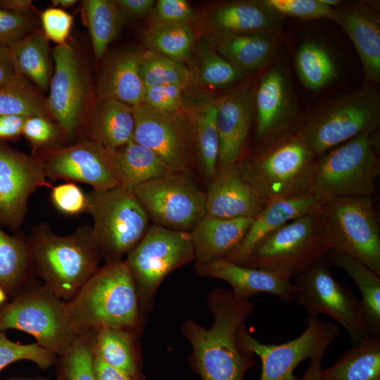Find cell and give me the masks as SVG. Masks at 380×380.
<instances>
[{
	"label": "cell",
	"mask_w": 380,
	"mask_h": 380,
	"mask_svg": "<svg viewBox=\"0 0 380 380\" xmlns=\"http://www.w3.org/2000/svg\"><path fill=\"white\" fill-rule=\"evenodd\" d=\"M208 306L214 319L210 329L191 319L182 325L192 347L195 369L202 380H244L256 360L242 348L239 334L254 310L253 303L217 289L210 293Z\"/></svg>",
	"instance_id": "6da1fadb"
},
{
	"label": "cell",
	"mask_w": 380,
	"mask_h": 380,
	"mask_svg": "<svg viewBox=\"0 0 380 380\" xmlns=\"http://www.w3.org/2000/svg\"><path fill=\"white\" fill-rule=\"evenodd\" d=\"M66 304L80 334L102 328L134 333L141 320L136 285L124 260L99 267Z\"/></svg>",
	"instance_id": "7a4b0ae2"
},
{
	"label": "cell",
	"mask_w": 380,
	"mask_h": 380,
	"mask_svg": "<svg viewBox=\"0 0 380 380\" xmlns=\"http://www.w3.org/2000/svg\"><path fill=\"white\" fill-rule=\"evenodd\" d=\"M27 239L37 277L66 302L99 268L102 258L90 226L60 236L47 224L39 223L32 227Z\"/></svg>",
	"instance_id": "3957f363"
},
{
	"label": "cell",
	"mask_w": 380,
	"mask_h": 380,
	"mask_svg": "<svg viewBox=\"0 0 380 380\" xmlns=\"http://www.w3.org/2000/svg\"><path fill=\"white\" fill-rule=\"evenodd\" d=\"M318 156L296 132L239 162L246 180L267 203L311 194Z\"/></svg>",
	"instance_id": "277c9868"
},
{
	"label": "cell",
	"mask_w": 380,
	"mask_h": 380,
	"mask_svg": "<svg viewBox=\"0 0 380 380\" xmlns=\"http://www.w3.org/2000/svg\"><path fill=\"white\" fill-rule=\"evenodd\" d=\"M379 174V134L363 133L318 157L310 194L320 205L336 198L374 197Z\"/></svg>",
	"instance_id": "5b68a950"
},
{
	"label": "cell",
	"mask_w": 380,
	"mask_h": 380,
	"mask_svg": "<svg viewBox=\"0 0 380 380\" xmlns=\"http://www.w3.org/2000/svg\"><path fill=\"white\" fill-rule=\"evenodd\" d=\"M380 96L376 85L365 82L313 112L296 133L318 156L363 133L377 132Z\"/></svg>",
	"instance_id": "8992f818"
},
{
	"label": "cell",
	"mask_w": 380,
	"mask_h": 380,
	"mask_svg": "<svg viewBox=\"0 0 380 380\" xmlns=\"http://www.w3.org/2000/svg\"><path fill=\"white\" fill-rule=\"evenodd\" d=\"M87 196V210L93 219V241L105 262L122 260L141 240L150 219L133 189L121 184L93 189Z\"/></svg>",
	"instance_id": "52a82bcc"
},
{
	"label": "cell",
	"mask_w": 380,
	"mask_h": 380,
	"mask_svg": "<svg viewBox=\"0 0 380 380\" xmlns=\"http://www.w3.org/2000/svg\"><path fill=\"white\" fill-rule=\"evenodd\" d=\"M320 209V208H319ZM333 248L319 210L293 220L262 240L241 265L296 278Z\"/></svg>",
	"instance_id": "ba28073f"
},
{
	"label": "cell",
	"mask_w": 380,
	"mask_h": 380,
	"mask_svg": "<svg viewBox=\"0 0 380 380\" xmlns=\"http://www.w3.org/2000/svg\"><path fill=\"white\" fill-rule=\"evenodd\" d=\"M17 329L32 336L40 346L58 356L80 335L62 300L35 282L0 306V331Z\"/></svg>",
	"instance_id": "9c48e42d"
},
{
	"label": "cell",
	"mask_w": 380,
	"mask_h": 380,
	"mask_svg": "<svg viewBox=\"0 0 380 380\" xmlns=\"http://www.w3.org/2000/svg\"><path fill=\"white\" fill-rule=\"evenodd\" d=\"M194 260L189 232L151 224L124 260L134 279L141 312L152 302L163 279Z\"/></svg>",
	"instance_id": "30bf717a"
},
{
	"label": "cell",
	"mask_w": 380,
	"mask_h": 380,
	"mask_svg": "<svg viewBox=\"0 0 380 380\" xmlns=\"http://www.w3.org/2000/svg\"><path fill=\"white\" fill-rule=\"evenodd\" d=\"M374 197L336 198L319 212L333 248L352 256L380 276V232Z\"/></svg>",
	"instance_id": "8fae6325"
},
{
	"label": "cell",
	"mask_w": 380,
	"mask_h": 380,
	"mask_svg": "<svg viewBox=\"0 0 380 380\" xmlns=\"http://www.w3.org/2000/svg\"><path fill=\"white\" fill-rule=\"evenodd\" d=\"M133 191L154 224L190 232L206 215L205 192L189 172H172Z\"/></svg>",
	"instance_id": "7c38bea8"
},
{
	"label": "cell",
	"mask_w": 380,
	"mask_h": 380,
	"mask_svg": "<svg viewBox=\"0 0 380 380\" xmlns=\"http://www.w3.org/2000/svg\"><path fill=\"white\" fill-rule=\"evenodd\" d=\"M294 285L296 304L303 307L309 317L326 314L333 317L346 329L353 347L369 335L360 300L333 277L324 259L295 278Z\"/></svg>",
	"instance_id": "4fadbf2b"
},
{
	"label": "cell",
	"mask_w": 380,
	"mask_h": 380,
	"mask_svg": "<svg viewBox=\"0 0 380 380\" xmlns=\"http://www.w3.org/2000/svg\"><path fill=\"white\" fill-rule=\"evenodd\" d=\"M334 323L308 317L303 332L280 344H263L250 334L245 325L239 334L242 348L259 357L262 370L260 380H298L294 369L307 359L322 360L327 348L338 337Z\"/></svg>",
	"instance_id": "5bb4252c"
},
{
	"label": "cell",
	"mask_w": 380,
	"mask_h": 380,
	"mask_svg": "<svg viewBox=\"0 0 380 380\" xmlns=\"http://www.w3.org/2000/svg\"><path fill=\"white\" fill-rule=\"evenodd\" d=\"M133 141L156 153L172 172H190L194 148L188 118L182 110H153L143 103L132 106Z\"/></svg>",
	"instance_id": "9a60e30c"
},
{
	"label": "cell",
	"mask_w": 380,
	"mask_h": 380,
	"mask_svg": "<svg viewBox=\"0 0 380 380\" xmlns=\"http://www.w3.org/2000/svg\"><path fill=\"white\" fill-rule=\"evenodd\" d=\"M253 110L259 148L296 132V99L283 65H275L262 75L255 87Z\"/></svg>",
	"instance_id": "2e32d148"
},
{
	"label": "cell",
	"mask_w": 380,
	"mask_h": 380,
	"mask_svg": "<svg viewBox=\"0 0 380 380\" xmlns=\"http://www.w3.org/2000/svg\"><path fill=\"white\" fill-rule=\"evenodd\" d=\"M35 156L46 177L51 179L83 182L96 190L120 185L110 150L91 139L64 148H49Z\"/></svg>",
	"instance_id": "e0dca14e"
},
{
	"label": "cell",
	"mask_w": 380,
	"mask_h": 380,
	"mask_svg": "<svg viewBox=\"0 0 380 380\" xmlns=\"http://www.w3.org/2000/svg\"><path fill=\"white\" fill-rule=\"evenodd\" d=\"M39 160L0 142V224L11 229L23 223L29 197L51 187Z\"/></svg>",
	"instance_id": "ac0fdd59"
},
{
	"label": "cell",
	"mask_w": 380,
	"mask_h": 380,
	"mask_svg": "<svg viewBox=\"0 0 380 380\" xmlns=\"http://www.w3.org/2000/svg\"><path fill=\"white\" fill-rule=\"evenodd\" d=\"M54 75L46 99L48 112L63 133L72 137L78 129L84 99V83L75 49L68 44L57 45L52 53Z\"/></svg>",
	"instance_id": "d6986e66"
},
{
	"label": "cell",
	"mask_w": 380,
	"mask_h": 380,
	"mask_svg": "<svg viewBox=\"0 0 380 380\" xmlns=\"http://www.w3.org/2000/svg\"><path fill=\"white\" fill-rule=\"evenodd\" d=\"M255 85L246 84L221 98L217 106L219 135L217 170L239 163L244 156L254 117Z\"/></svg>",
	"instance_id": "ffe728a7"
},
{
	"label": "cell",
	"mask_w": 380,
	"mask_h": 380,
	"mask_svg": "<svg viewBox=\"0 0 380 380\" xmlns=\"http://www.w3.org/2000/svg\"><path fill=\"white\" fill-rule=\"evenodd\" d=\"M331 19L348 34L360 60L366 82L380 83V15L367 1H341Z\"/></svg>",
	"instance_id": "44dd1931"
},
{
	"label": "cell",
	"mask_w": 380,
	"mask_h": 380,
	"mask_svg": "<svg viewBox=\"0 0 380 380\" xmlns=\"http://www.w3.org/2000/svg\"><path fill=\"white\" fill-rule=\"evenodd\" d=\"M194 268L200 276L229 283L232 287V293L245 300L267 293L289 303L294 300L297 291L296 286L288 277L265 269L242 266L225 259L208 263L196 262Z\"/></svg>",
	"instance_id": "7402d4cb"
},
{
	"label": "cell",
	"mask_w": 380,
	"mask_h": 380,
	"mask_svg": "<svg viewBox=\"0 0 380 380\" xmlns=\"http://www.w3.org/2000/svg\"><path fill=\"white\" fill-rule=\"evenodd\" d=\"M206 215L255 217L267 204L243 177L239 163L218 170L205 192Z\"/></svg>",
	"instance_id": "603a6c76"
},
{
	"label": "cell",
	"mask_w": 380,
	"mask_h": 380,
	"mask_svg": "<svg viewBox=\"0 0 380 380\" xmlns=\"http://www.w3.org/2000/svg\"><path fill=\"white\" fill-rule=\"evenodd\" d=\"M282 17L264 0L234 1L209 8L201 26L211 34L265 33L275 34L281 28Z\"/></svg>",
	"instance_id": "cb8c5ba5"
},
{
	"label": "cell",
	"mask_w": 380,
	"mask_h": 380,
	"mask_svg": "<svg viewBox=\"0 0 380 380\" xmlns=\"http://www.w3.org/2000/svg\"><path fill=\"white\" fill-rule=\"evenodd\" d=\"M320 206L319 201L311 194L280 199L267 203L254 217L242 241L225 260L243 265L255 248L266 237L288 222L317 211Z\"/></svg>",
	"instance_id": "d4e9b609"
},
{
	"label": "cell",
	"mask_w": 380,
	"mask_h": 380,
	"mask_svg": "<svg viewBox=\"0 0 380 380\" xmlns=\"http://www.w3.org/2000/svg\"><path fill=\"white\" fill-rule=\"evenodd\" d=\"M218 98L204 96L184 104L191 128L194 160L203 178L210 182L217 172L219 135L217 126Z\"/></svg>",
	"instance_id": "484cf974"
},
{
	"label": "cell",
	"mask_w": 380,
	"mask_h": 380,
	"mask_svg": "<svg viewBox=\"0 0 380 380\" xmlns=\"http://www.w3.org/2000/svg\"><path fill=\"white\" fill-rule=\"evenodd\" d=\"M254 217L224 219L205 215L189 232L196 263L225 259L242 241Z\"/></svg>",
	"instance_id": "4316f807"
},
{
	"label": "cell",
	"mask_w": 380,
	"mask_h": 380,
	"mask_svg": "<svg viewBox=\"0 0 380 380\" xmlns=\"http://www.w3.org/2000/svg\"><path fill=\"white\" fill-rule=\"evenodd\" d=\"M205 35L216 51L243 77L264 67L274 58L281 45L277 36L272 34Z\"/></svg>",
	"instance_id": "83f0119b"
},
{
	"label": "cell",
	"mask_w": 380,
	"mask_h": 380,
	"mask_svg": "<svg viewBox=\"0 0 380 380\" xmlns=\"http://www.w3.org/2000/svg\"><path fill=\"white\" fill-rule=\"evenodd\" d=\"M142 51L127 49L108 58L97 85L99 101L113 99L131 106L142 103L144 86L139 74Z\"/></svg>",
	"instance_id": "f1b7e54d"
},
{
	"label": "cell",
	"mask_w": 380,
	"mask_h": 380,
	"mask_svg": "<svg viewBox=\"0 0 380 380\" xmlns=\"http://www.w3.org/2000/svg\"><path fill=\"white\" fill-rule=\"evenodd\" d=\"M37 277L27 236L9 235L0 227V288L13 298Z\"/></svg>",
	"instance_id": "f546056e"
},
{
	"label": "cell",
	"mask_w": 380,
	"mask_h": 380,
	"mask_svg": "<svg viewBox=\"0 0 380 380\" xmlns=\"http://www.w3.org/2000/svg\"><path fill=\"white\" fill-rule=\"evenodd\" d=\"M134 131L132 106L113 99L99 102L90 124L91 140L114 151L133 141Z\"/></svg>",
	"instance_id": "4dcf8cb0"
},
{
	"label": "cell",
	"mask_w": 380,
	"mask_h": 380,
	"mask_svg": "<svg viewBox=\"0 0 380 380\" xmlns=\"http://www.w3.org/2000/svg\"><path fill=\"white\" fill-rule=\"evenodd\" d=\"M325 257L353 279L362 294L360 303L369 334L380 336V276L359 260L338 250L331 248Z\"/></svg>",
	"instance_id": "1f68e13d"
},
{
	"label": "cell",
	"mask_w": 380,
	"mask_h": 380,
	"mask_svg": "<svg viewBox=\"0 0 380 380\" xmlns=\"http://www.w3.org/2000/svg\"><path fill=\"white\" fill-rule=\"evenodd\" d=\"M110 151L119 183L128 188L172 173L156 153L134 141Z\"/></svg>",
	"instance_id": "d6a6232c"
},
{
	"label": "cell",
	"mask_w": 380,
	"mask_h": 380,
	"mask_svg": "<svg viewBox=\"0 0 380 380\" xmlns=\"http://www.w3.org/2000/svg\"><path fill=\"white\" fill-rule=\"evenodd\" d=\"M89 333L94 356L129 376L142 375L134 333L115 328H102Z\"/></svg>",
	"instance_id": "836d02e7"
},
{
	"label": "cell",
	"mask_w": 380,
	"mask_h": 380,
	"mask_svg": "<svg viewBox=\"0 0 380 380\" xmlns=\"http://www.w3.org/2000/svg\"><path fill=\"white\" fill-rule=\"evenodd\" d=\"M320 376L322 380H380V336L369 334L333 365L322 369Z\"/></svg>",
	"instance_id": "e575fe53"
},
{
	"label": "cell",
	"mask_w": 380,
	"mask_h": 380,
	"mask_svg": "<svg viewBox=\"0 0 380 380\" xmlns=\"http://www.w3.org/2000/svg\"><path fill=\"white\" fill-rule=\"evenodd\" d=\"M188 66L194 85L215 89L232 87L243 77L216 51L205 34L198 39Z\"/></svg>",
	"instance_id": "d590c367"
},
{
	"label": "cell",
	"mask_w": 380,
	"mask_h": 380,
	"mask_svg": "<svg viewBox=\"0 0 380 380\" xmlns=\"http://www.w3.org/2000/svg\"><path fill=\"white\" fill-rule=\"evenodd\" d=\"M8 48L18 73L40 89H46L51 82V63L44 34L32 32Z\"/></svg>",
	"instance_id": "8d00e7d4"
},
{
	"label": "cell",
	"mask_w": 380,
	"mask_h": 380,
	"mask_svg": "<svg viewBox=\"0 0 380 380\" xmlns=\"http://www.w3.org/2000/svg\"><path fill=\"white\" fill-rule=\"evenodd\" d=\"M142 40L146 49L185 64H189L198 41L192 25L188 24L149 25Z\"/></svg>",
	"instance_id": "74e56055"
},
{
	"label": "cell",
	"mask_w": 380,
	"mask_h": 380,
	"mask_svg": "<svg viewBox=\"0 0 380 380\" xmlns=\"http://www.w3.org/2000/svg\"><path fill=\"white\" fill-rule=\"evenodd\" d=\"M295 66L303 86L310 91H319L337 77L335 61L330 52L321 44L304 41L295 56Z\"/></svg>",
	"instance_id": "f35d334b"
},
{
	"label": "cell",
	"mask_w": 380,
	"mask_h": 380,
	"mask_svg": "<svg viewBox=\"0 0 380 380\" xmlns=\"http://www.w3.org/2000/svg\"><path fill=\"white\" fill-rule=\"evenodd\" d=\"M83 12L97 59L104 56L110 43L118 36L126 18L112 0L83 1Z\"/></svg>",
	"instance_id": "ab89813d"
},
{
	"label": "cell",
	"mask_w": 380,
	"mask_h": 380,
	"mask_svg": "<svg viewBox=\"0 0 380 380\" xmlns=\"http://www.w3.org/2000/svg\"><path fill=\"white\" fill-rule=\"evenodd\" d=\"M139 74L146 87L159 84H178L189 89L194 85L189 66L148 49L142 51Z\"/></svg>",
	"instance_id": "60d3db41"
},
{
	"label": "cell",
	"mask_w": 380,
	"mask_h": 380,
	"mask_svg": "<svg viewBox=\"0 0 380 380\" xmlns=\"http://www.w3.org/2000/svg\"><path fill=\"white\" fill-rule=\"evenodd\" d=\"M48 113L46 99L19 75L0 87V115L43 116Z\"/></svg>",
	"instance_id": "b9f144b4"
},
{
	"label": "cell",
	"mask_w": 380,
	"mask_h": 380,
	"mask_svg": "<svg viewBox=\"0 0 380 380\" xmlns=\"http://www.w3.org/2000/svg\"><path fill=\"white\" fill-rule=\"evenodd\" d=\"M93 359L90 333L82 334L64 354L58 357L54 366L56 377L60 380H96Z\"/></svg>",
	"instance_id": "7bdbcfd3"
},
{
	"label": "cell",
	"mask_w": 380,
	"mask_h": 380,
	"mask_svg": "<svg viewBox=\"0 0 380 380\" xmlns=\"http://www.w3.org/2000/svg\"><path fill=\"white\" fill-rule=\"evenodd\" d=\"M57 358L56 354L36 342L21 344L10 340L5 331H0V371L21 360L31 361L41 369H46L55 366Z\"/></svg>",
	"instance_id": "ee69618b"
},
{
	"label": "cell",
	"mask_w": 380,
	"mask_h": 380,
	"mask_svg": "<svg viewBox=\"0 0 380 380\" xmlns=\"http://www.w3.org/2000/svg\"><path fill=\"white\" fill-rule=\"evenodd\" d=\"M186 88L178 84H159L144 87L142 103L161 113L182 110Z\"/></svg>",
	"instance_id": "f6af8a7d"
},
{
	"label": "cell",
	"mask_w": 380,
	"mask_h": 380,
	"mask_svg": "<svg viewBox=\"0 0 380 380\" xmlns=\"http://www.w3.org/2000/svg\"><path fill=\"white\" fill-rule=\"evenodd\" d=\"M281 17L289 16L301 20L331 19L333 8L320 0H264Z\"/></svg>",
	"instance_id": "bcb514c9"
},
{
	"label": "cell",
	"mask_w": 380,
	"mask_h": 380,
	"mask_svg": "<svg viewBox=\"0 0 380 380\" xmlns=\"http://www.w3.org/2000/svg\"><path fill=\"white\" fill-rule=\"evenodd\" d=\"M148 20L149 25H193L198 21V18L185 0H158L148 15Z\"/></svg>",
	"instance_id": "7dc6e473"
},
{
	"label": "cell",
	"mask_w": 380,
	"mask_h": 380,
	"mask_svg": "<svg viewBox=\"0 0 380 380\" xmlns=\"http://www.w3.org/2000/svg\"><path fill=\"white\" fill-rule=\"evenodd\" d=\"M34 24L26 14L0 8V44L10 46L32 32Z\"/></svg>",
	"instance_id": "c3c4849f"
},
{
	"label": "cell",
	"mask_w": 380,
	"mask_h": 380,
	"mask_svg": "<svg viewBox=\"0 0 380 380\" xmlns=\"http://www.w3.org/2000/svg\"><path fill=\"white\" fill-rule=\"evenodd\" d=\"M51 198L55 207L68 215H77L87 210V196L70 182L52 187Z\"/></svg>",
	"instance_id": "681fc988"
},
{
	"label": "cell",
	"mask_w": 380,
	"mask_h": 380,
	"mask_svg": "<svg viewBox=\"0 0 380 380\" xmlns=\"http://www.w3.org/2000/svg\"><path fill=\"white\" fill-rule=\"evenodd\" d=\"M41 21L48 39L58 45L66 44L73 23L71 15L60 8H49L42 13Z\"/></svg>",
	"instance_id": "f907efd6"
},
{
	"label": "cell",
	"mask_w": 380,
	"mask_h": 380,
	"mask_svg": "<svg viewBox=\"0 0 380 380\" xmlns=\"http://www.w3.org/2000/svg\"><path fill=\"white\" fill-rule=\"evenodd\" d=\"M23 134L36 146H43L55 141L58 130L46 117L33 116L26 119Z\"/></svg>",
	"instance_id": "816d5d0a"
},
{
	"label": "cell",
	"mask_w": 380,
	"mask_h": 380,
	"mask_svg": "<svg viewBox=\"0 0 380 380\" xmlns=\"http://www.w3.org/2000/svg\"><path fill=\"white\" fill-rule=\"evenodd\" d=\"M115 3L124 15L132 18H143L151 12L154 0H116Z\"/></svg>",
	"instance_id": "f5cc1de1"
},
{
	"label": "cell",
	"mask_w": 380,
	"mask_h": 380,
	"mask_svg": "<svg viewBox=\"0 0 380 380\" xmlns=\"http://www.w3.org/2000/svg\"><path fill=\"white\" fill-rule=\"evenodd\" d=\"M93 369L96 380H145L143 375L132 376L122 373L94 356Z\"/></svg>",
	"instance_id": "db71d44e"
},
{
	"label": "cell",
	"mask_w": 380,
	"mask_h": 380,
	"mask_svg": "<svg viewBox=\"0 0 380 380\" xmlns=\"http://www.w3.org/2000/svg\"><path fill=\"white\" fill-rule=\"evenodd\" d=\"M27 117L16 115H0V139H13L23 134Z\"/></svg>",
	"instance_id": "11a10c76"
},
{
	"label": "cell",
	"mask_w": 380,
	"mask_h": 380,
	"mask_svg": "<svg viewBox=\"0 0 380 380\" xmlns=\"http://www.w3.org/2000/svg\"><path fill=\"white\" fill-rule=\"evenodd\" d=\"M19 75H21L12 61L8 46L0 44V87Z\"/></svg>",
	"instance_id": "9f6ffc18"
},
{
	"label": "cell",
	"mask_w": 380,
	"mask_h": 380,
	"mask_svg": "<svg viewBox=\"0 0 380 380\" xmlns=\"http://www.w3.org/2000/svg\"><path fill=\"white\" fill-rule=\"evenodd\" d=\"M32 7L31 0H0V8L19 14H26Z\"/></svg>",
	"instance_id": "6f0895ef"
},
{
	"label": "cell",
	"mask_w": 380,
	"mask_h": 380,
	"mask_svg": "<svg viewBox=\"0 0 380 380\" xmlns=\"http://www.w3.org/2000/svg\"><path fill=\"white\" fill-rule=\"evenodd\" d=\"M322 360H310V365L304 375L298 380H322Z\"/></svg>",
	"instance_id": "680465c9"
},
{
	"label": "cell",
	"mask_w": 380,
	"mask_h": 380,
	"mask_svg": "<svg viewBox=\"0 0 380 380\" xmlns=\"http://www.w3.org/2000/svg\"><path fill=\"white\" fill-rule=\"evenodd\" d=\"M3 380H60L56 376L55 378H49L47 376H26L22 375H17L6 378Z\"/></svg>",
	"instance_id": "91938a15"
},
{
	"label": "cell",
	"mask_w": 380,
	"mask_h": 380,
	"mask_svg": "<svg viewBox=\"0 0 380 380\" xmlns=\"http://www.w3.org/2000/svg\"><path fill=\"white\" fill-rule=\"evenodd\" d=\"M77 3L75 0H53L52 4L56 6L61 8H69L73 6Z\"/></svg>",
	"instance_id": "94428289"
},
{
	"label": "cell",
	"mask_w": 380,
	"mask_h": 380,
	"mask_svg": "<svg viewBox=\"0 0 380 380\" xmlns=\"http://www.w3.org/2000/svg\"><path fill=\"white\" fill-rule=\"evenodd\" d=\"M8 299V295L1 288H0V306L7 302Z\"/></svg>",
	"instance_id": "6125c7cd"
}]
</instances>
